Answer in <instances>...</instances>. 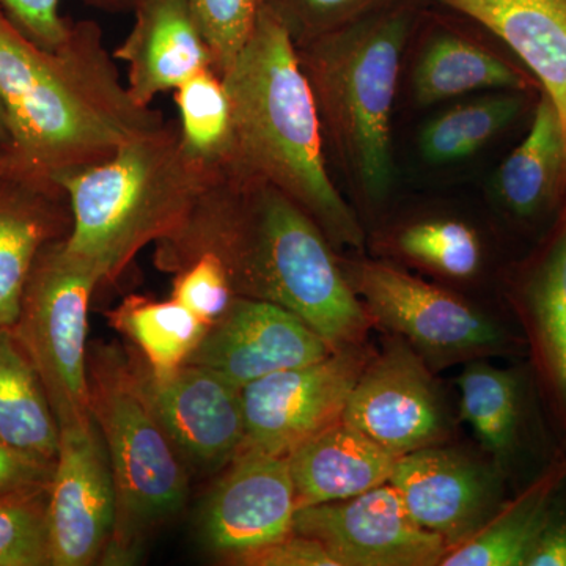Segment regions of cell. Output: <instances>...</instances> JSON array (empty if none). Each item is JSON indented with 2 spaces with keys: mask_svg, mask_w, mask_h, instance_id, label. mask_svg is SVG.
Returning <instances> with one entry per match:
<instances>
[{
  "mask_svg": "<svg viewBox=\"0 0 566 566\" xmlns=\"http://www.w3.org/2000/svg\"><path fill=\"white\" fill-rule=\"evenodd\" d=\"M155 245L164 273L200 253L218 256L238 296L289 308L333 349L365 345L374 326L318 223L268 182H214Z\"/></svg>",
  "mask_w": 566,
  "mask_h": 566,
  "instance_id": "6da1fadb",
  "label": "cell"
},
{
  "mask_svg": "<svg viewBox=\"0 0 566 566\" xmlns=\"http://www.w3.org/2000/svg\"><path fill=\"white\" fill-rule=\"evenodd\" d=\"M0 102L9 118L11 161L57 178L109 159L133 137L166 122L134 102L95 21L71 22L48 51L0 10Z\"/></svg>",
  "mask_w": 566,
  "mask_h": 566,
  "instance_id": "7a4b0ae2",
  "label": "cell"
},
{
  "mask_svg": "<svg viewBox=\"0 0 566 566\" xmlns=\"http://www.w3.org/2000/svg\"><path fill=\"white\" fill-rule=\"evenodd\" d=\"M222 77L232 104L233 178L274 186L318 223L334 248L360 251L364 229L327 174L322 122L296 46L264 3Z\"/></svg>",
  "mask_w": 566,
  "mask_h": 566,
  "instance_id": "3957f363",
  "label": "cell"
},
{
  "mask_svg": "<svg viewBox=\"0 0 566 566\" xmlns=\"http://www.w3.org/2000/svg\"><path fill=\"white\" fill-rule=\"evenodd\" d=\"M73 227L65 251L112 285L137 253L181 226L212 182L182 153L177 122L133 137L106 161L55 180Z\"/></svg>",
  "mask_w": 566,
  "mask_h": 566,
  "instance_id": "277c9868",
  "label": "cell"
},
{
  "mask_svg": "<svg viewBox=\"0 0 566 566\" xmlns=\"http://www.w3.org/2000/svg\"><path fill=\"white\" fill-rule=\"evenodd\" d=\"M416 10L397 0L344 29L296 48L342 169L368 203L394 186L392 114Z\"/></svg>",
  "mask_w": 566,
  "mask_h": 566,
  "instance_id": "5b68a950",
  "label": "cell"
},
{
  "mask_svg": "<svg viewBox=\"0 0 566 566\" xmlns=\"http://www.w3.org/2000/svg\"><path fill=\"white\" fill-rule=\"evenodd\" d=\"M87 378L117 495L114 534L102 565H133L153 532L188 501V472L145 401L125 349L103 342L88 346Z\"/></svg>",
  "mask_w": 566,
  "mask_h": 566,
  "instance_id": "8992f818",
  "label": "cell"
},
{
  "mask_svg": "<svg viewBox=\"0 0 566 566\" xmlns=\"http://www.w3.org/2000/svg\"><path fill=\"white\" fill-rule=\"evenodd\" d=\"M65 240V238H63ZM63 240L36 256L22 294L17 335L44 390L59 427L92 419L87 378L88 311L102 285L87 264L65 251Z\"/></svg>",
  "mask_w": 566,
  "mask_h": 566,
  "instance_id": "52a82bcc",
  "label": "cell"
},
{
  "mask_svg": "<svg viewBox=\"0 0 566 566\" xmlns=\"http://www.w3.org/2000/svg\"><path fill=\"white\" fill-rule=\"evenodd\" d=\"M344 271L374 323L403 338L430 368L485 359L509 348L501 324L455 293L374 260L346 263Z\"/></svg>",
  "mask_w": 566,
  "mask_h": 566,
  "instance_id": "ba28073f",
  "label": "cell"
},
{
  "mask_svg": "<svg viewBox=\"0 0 566 566\" xmlns=\"http://www.w3.org/2000/svg\"><path fill=\"white\" fill-rule=\"evenodd\" d=\"M374 354L367 345L345 346L316 363L243 387L241 452L289 457L307 439L340 422L349 395Z\"/></svg>",
  "mask_w": 566,
  "mask_h": 566,
  "instance_id": "9c48e42d",
  "label": "cell"
},
{
  "mask_svg": "<svg viewBox=\"0 0 566 566\" xmlns=\"http://www.w3.org/2000/svg\"><path fill=\"white\" fill-rule=\"evenodd\" d=\"M394 457L444 444L449 415L423 357L394 335L357 379L344 419Z\"/></svg>",
  "mask_w": 566,
  "mask_h": 566,
  "instance_id": "30bf717a",
  "label": "cell"
},
{
  "mask_svg": "<svg viewBox=\"0 0 566 566\" xmlns=\"http://www.w3.org/2000/svg\"><path fill=\"white\" fill-rule=\"evenodd\" d=\"M126 354L145 401L182 461L203 471L232 463L245 438L243 389L200 365L155 375L136 349Z\"/></svg>",
  "mask_w": 566,
  "mask_h": 566,
  "instance_id": "8fae6325",
  "label": "cell"
},
{
  "mask_svg": "<svg viewBox=\"0 0 566 566\" xmlns=\"http://www.w3.org/2000/svg\"><path fill=\"white\" fill-rule=\"evenodd\" d=\"M293 532L322 543L338 566H434L449 551L441 536L415 523L390 482L297 510Z\"/></svg>",
  "mask_w": 566,
  "mask_h": 566,
  "instance_id": "7c38bea8",
  "label": "cell"
},
{
  "mask_svg": "<svg viewBox=\"0 0 566 566\" xmlns=\"http://www.w3.org/2000/svg\"><path fill=\"white\" fill-rule=\"evenodd\" d=\"M115 513L109 455L95 420L62 424L50 483L52 566L102 564Z\"/></svg>",
  "mask_w": 566,
  "mask_h": 566,
  "instance_id": "4fadbf2b",
  "label": "cell"
},
{
  "mask_svg": "<svg viewBox=\"0 0 566 566\" xmlns=\"http://www.w3.org/2000/svg\"><path fill=\"white\" fill-rule=\"evenodd\" d=\"M289 458L238 453L200 509V542L226 564L293 534L296 516Z\"/></svg>",
  "mask_w": 566,
  "mask_h": 566,
  "instance_id": "5bb4252c",
  "label": "cell"
},
{
  "mask_svg": "<svg viewBox=\"0 0 566 566\" xmlns=\"http://www.w3.org/2000/svg\"><path fill=\"white\" fill-rule=\"evenodd\" d=\"M331 352L334 349L289 308L238 296L229 311L208 326L186 364L210 368L243 389L264 376L316 363Z\"/></svg>",
  "mask_w": 566,
  "mask_h": 566,
  "instance_id": "9a60e30c",
  "label": "cell"
},
{
  "mask_svg": "<svg viewBox=\"0 0 566 566\" xmlns=\"http://www.w3.org/2000/svg\"><path fill=\"white\" fill-rule=\"evenodd\" d=\"M409 516L450 547L474 535L497 509V474L442 444L398 458L389 480Z\"/></svg>",
  "mask_w": 566,
  "mask_h": 566,
  "instance_id": "2e32d148",
  "label": "cell"
},
{
  "mask_svg": "<svg viewBox=\"0 0 566 566\" xmlns=\"http://www.w3.org/2000/svg\"><path fill=\"white\" fill-rule=\"evenodd\" d=\"M71 227L65 189L10 161L0 174V327L17 322L39 253L69 237Z\"/></svg>",
  "mask_w": 566,
  "mask_h": 566,
  "instance_id": "e0dca14e",
  "label": "cell"
},
{
  "mask_svg": "<svg viewBox=\"0 0 566 566\" xmlns=\"http://www.w3.org/2000/svg\"><path fill=\"white\" fill-rule=\"evenodd\" d=\"M133 11L132 31L112 55L128 69L126 85L134 102L150 107L156 96L212 69L191 0H139Z\"/></svg>",
  "mask_w": 566,
  "mask_h": 566,
  "instance_id": "ac0fdd59",
  "label": "cell"
},
{
  "mask_svg": "<svg viewBox=\"0 0 566 566\" xmlns=\"http://www.w3.org/2000/svg\"><path fill=\"white\" fill-rule=\"evenodd\" d=\"M539 382L566 430V197L553 233L513 292Z\"/></svg>",
  "mask_w": 566,
  "mask_h": 566,
  "instance_id": "d6986e66",
  "label": "cell"
},
{
  "mask_svg": "<svg viewBox=\"0 0 566 566\" xmlns=\"http://www.w3.org/2000/svg\"><path fill=\"white\" fill-rule=\"evenodd\" d=\"M493 32L556 104L566 137V0H428Z\"/></svg>",
  "mask_w": 566,
  "mask_h": 566,
  "instance_id": "ffe728a7",
  "label": "cell"
},
{
  "mask_svg": "<svg viewBox=\"0 0 566 566\" xmlns=\"http://www.w3.org/2000/svg\"><path fill=\"white\" fill-rule=\"evenodd\" d=\"M297 510L344 501L387 483L398 458L340 420L290 453Z\"/></svg>",
  "mask_w": 566,
  "mask_h": 566,
  "instance_id": "44dd1931",
  "label": "cell"
},
{
  "mask_svg": "<svg viewBox=\"0 0 566 566\" xmlns=\"http://www.w3.org/2000/svg\"><path fill=\"white\" fill-rule=\"evenodd\" d=\"M506 211L534 219L566 197V137L556 104L542 93L531 129L495 175Z\"/></svg>",
  "mask_w": 566,
  "mask_h": 566,
  "instance_id": "7402d4cb",
  "label": "cell"
},
{
  "mask_svg": "<svg viewBox=\"0 0 566 566\" xmlns=\"http://www.w3.org/2000/svg\"><path fill=\"white\" fill-rule=\"evenodd\" d=\"M566 479L556 461L513 501L495 509L474 535L447 551L442 566H524L536 536L549 521L554 494Z\"/></svg>",
  "mask_w": 566,
  "mask_h": 566,
  "instance_id": "603a6c76",
  "label": "cell"
},
{
  "mask_svg": "<svg viewBox=\"0 0 566 566\" xmlns=\"http://www.w3.org/2000/svg\"><path fill=\"white\" fill-rule=\"evenodd\" d=\"M527 87V77L482 44L441 33L424 46L415 73L412 95L420 106L455 98L476 91H516Z\"/></svg>",
  "mask_w": 566,
  "mask_h": 566,
  "instance_id": "cb8c5ba5",
  "label": "cell"
},
{
  "mask_svg": "<svg viewBox=\"0 0 566 566\" xmlns=\"http://www.w3.org/2000/svg\"><path fill=\"white\" fill-rule=\"evenodd\" d=\"M0 438L41 460L57 458V419L11 326L0 327Z\"/></svg>",
  "mask_w": 566,
  "mask_h": 566,
  "instance_id": "d4e9b609",
  "label": "cell"
},
{
  "mask_svg": "<svg viewBox=\"0 0 566 566\" xmlns=\"http://www.w3.org/2000/svg\"><path fill=\"white\" fill-rule=\"evenodd\" d=\"M178 133L189 163L214 185L233 178L232 104L223 77L205 69L175 88Z\"/></svg>",
  "mask_w": 566,
  "mask_h": 566,
  "instance_id": "484cf974",
  "label": "cell"
},
{
  "mask_svg": "<svg viewBox=\"0 0 566 566\" xmlns=\"http://www.w3.org/2000/svg\"><path fill=\"white\" fill-rule=\"evenodd\" d=\"M115 331L125 335L155 375H166L188 363L202 342L208 324L175 301L125 297L107 314Z\"/></svg>",
  "mask_w": 566,
  "mask_h": 566,
  "instance_id": "4316f807",
  "label": "cell"
},
{
  "mask_svg": "<svg viewBox=\"0 0 566 566\" xmlns=\"http://www.w3.org/2000/svg\"><path fill=\"white\" fill-rule=\"evenodd\" d=\"M460 415L488 453L504 460L515 449L521 424L516 375L485 360H471L457 379Z\"/></svg>",
  "mask_w": 566,
  "mask_h": 566,
  "instance_id": "83f0119b",
  "label": "cell"
},
{
  "mask_svg": "<svg viewBox=\"0 0 566 566\" xmlns=\"http://www.w3.org/2000/svg\"><path fill=\"white\" fill-rule=\"evenodd\" d=\"M523 103L520 93L509 91L452 107L424 126L420 153L431 164L469 158L515 120Z\"/></svg>",
  "mask_w": 566,
  "mask_h": 566,
  "instance_id": "f1b7e54d",
  "label": "cell"
},
{
  "mask_svg": "<svg viewBox=\"0 0 566 566\" xmlns=\"http://www.w3.org/2000/svg\"><path fill=\"white\" fill-rule=\"evenodd\" d=\"M395 244L411 262L461 281L474 277L483 263L479 234L455 219L411 223L397 234Z\"/></svg>",
  "mask_w": 566,
  "mask_h": 566,
  "instance_id": "f546056e",
  "label": "cell"
},
{
  "mask_svg": "<svg viewBox=\"0 0 566 566\" xmlns=\"http://www.w3.org/2000/svg\"><path fill=\"white\" fill-rule=\"evenodd\" d=\"M0 566H52L50 485L0 495Z\"/></svg>",
  "mask_w": 566,
  "mask_h": 566,
  "instance_id": "4dcf8cb0",
  "label": "cell"
},
{
  "mask_svg": "<svg viewBox=\"0 0 566 566\" xmlns=\"http://www.w3.org/2000/svg\"><path fill=\"white\" fill-rule=\"evenodd\" d=\"M397 0H263L300 48L344 29Z\"/></svg>",
  "mask_w": 566,
  "mask_h": 566,
  "instance_id": "1f68e13d",
  "label": "cell"
},
{
  "mask_svg": "<svg viewBox=\"0 0 566 566\" xmlns=\"http://www.w3.org/2000/svg\"><path fill=\"white\" fill-rule=\"evenodd\" d=\"M193 13L210 46L212 69H229L253 31L263 0H191Z\"/></svg>",
  "mask_w": 566,
  "mask_h": 566,
  "instance_id": "d6a6232c",
  "label": "cell"
},
{
  "mask_svg": "<svg viewBox=\"0 0 566 566\" xmlns=\"http://www.w3.org/2000/svg\"><path fill=\"white\" fill-rule=\"evenodd\" d=\"M175 301L199 316L208 326L221 318L237 300L232 279L221 260L211 253H200L174 273Z\"/></svg>",
  "mask_w": 566,
  "mask_h": 566,
  "instance_id": "836d02e7",
  "label": "cell"
},
{
  "mask_svg": "<svg viewBox=\"0 0 566 566\" xmlns=\"http://www.w3.org/2000/svg\"><path fill=\"white\" fill-rule=\"evenodd\" d=\"M62 0H0V10L29 40L48 51L65 43L71 22L61 13Z\"/></svg>",
  "mask_w": 566,
  "mask_h": 566,
  "instance_id": "e575fe53",
  "label": "cell"
},
{
  "mask_svg": "<svg viewBox=\"0 0 566 566\" xmlns=\"http://www.w3.org/2000/svg\"><path fill=\"white\" fill-rule=\"evenodd\" d=\"M229 565L240 566H338L329 551L311 538L301 534L286 535L285 538L260 549L245 553L233 558Z\"/></svg>",
  "mask_w": 566,
  "mask_h": 566,
  "instance_id": "d590c367",
  "label": "cell"
},
{
  "mask_svg": "<svg viewBox=\"0 0 566 566\" xmlns=\"http://www.w3.org/2000/svg\"><path fill=\"white\" fill-rule=\"evenodd\" d=\"M55 461L41 460L0 438V495L25 486L50 485Z\"/></svg>",
  "mask_w": 566,
  "mask_h": 566,
  "instance_id": "8d00e7d4",
  "label": "cell"
},
{
  "mask_svg": "<svg viewBox=\"0 0 566 566\" xmlns=\"http://www.w3.org/2000/svg\"><path fill=\"white\" fill-rule=\"evenodd\" d=\"M524 566H566V523H551L536 536Z\"/></svg>",
  "mask_w": 566,
  "mask_h": 566,
  "instance_id": "74e56055",
  "label": "cell"
},
{
  "mask_svg": "<svg viewBox=\"0 0 566 566\" xmlns=\"http://www.w3.org/2000/svg\"><path fill=\"white\" fill-rule=\"evenodd\" d=\"M85 2H87V6L95 7V9L117 13V11L136 9L139 0H85Z\"/></svg>",
  "mask_w": 566,
  "mask_h": 566,
  "instance_id": "f35d334b",
  "label": "cell"
},
{
  "mask_svg": "<svg viewBox=\"0 0 566 566\" xmlns=\"http://www.w3.org/2000/svg\"><path fill=\"white\" fill-rule=\"evenodd\" d=\"M0 150L11 153V134L9 118H7V112L6 109H3L2 102H0Z\"/></svg>",
  "mask_w": 566,
  "mask_h": 566,
  "instance_id": "ab89813d",
  "label": "cell"
},
{
  "mask_svg": "<svg viewBox=\"0 0 566 566\" xmlns=\"http://www.w3.org/2000/svg\"><path fill=\"white\" fill-rule=\"evenodd\" d=\"M11 161V153L6 150H0V174L9 167Z\"/></svg>",
  "mask_w": 566,
  "mask_h": 566,
  "instance_id": "60d3db41",
  "label": "cell"
}]
</instances>
